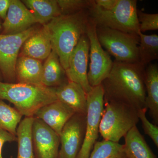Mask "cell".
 <instances>
[{
    "label": "cell",
    "mask_w": 158,
    "mask_h": 158,
    "mask_svg": "<svg viewBox=\"0 0 158 158\" xmlns=\"http://www.w3.org/2000/svg\"><path fill=\"white\" fill-rule=\"evenodd\" d=\"M138 55L140 64L144 67L158 58V36L154 34L145 35L139 31Z\"/></svg>",
    "instance_id": "23"
},
{
    "label": "cell",
    "mask_w": 158,
    "mask_h": 158,
    "mask_svg": "<svg viewBox=\"0 0 158 158\" xmlns=\"http://www.w3.org/2000/svg\"><path fill=\"white\" fill-rule=\"evenodd\" d=\"M104 92L102 84L92 88L87 94L85 138L77 158H89L98 138L100 124L104 110Z\"/></svg>",
    "instance_id": "7"
},
{
    "label": "cell",
    "mask_w": 158,
    "mask_h": 158,
    "mask_svg": "<svg viewBox=\"0 0 158 158\" xmlns=\"http://www.w3.org/2000/svg\"><path fill=\"white\" fill-rule=\"evenodd\" d=\"M37 23L33 15L22 1L11 0L2 28L4 34H15L27 31Z\"/></svg>",
    "instance_id": "13"
},
{
    "label": "cell",
    "mask_w": 158,
    "mask_h": 158,
    "mask_svg": "<svg viewBox=\"0 0 158 158\" xmlns=\"http://www.w3.org/2000/svg\"><path fill=\"white\" fill-rule=\"evenodd\" d=\"M11 0H0V18L6 19Z\"/></svg>",
    "instance_id": "31"
},
{
    "label": "cell",
    "mask_w": 158,
    "mask_h": 158,
    "mask_svg": "<svg viewBox=\"0 0 158 158\" xmlns=\"http://www.w3.org/2000/svg\"><path fill=\"white\" fill-rule=\"evenodd\" d=\"M145 69L140 63L115 60L109 76L101 84L104 102L122 103L138 111L145 108Z\"/></svg>",
    "instance_id": "1"
},
{
    "label": "cell",
    "mask_w": 158,
    "mask_h": 158,
    "mask_svg": "<svg viewBox=\"0 0 158 158\" xmlns=\"http://www.w3.org/2000/svg\"><path fill=\"white\" fill-rule=\"evenodd\" d=\"M42 72L40 60L25 56L18 57L15 68L17 83L43 85Z\"/></svg>",
    "instance_id": "18"
},
{
    "label": "cell",
    "mask_w": 158,
    "mask_h": 158,
    "mask_svg": "<svg viewBox=\"0 0 158 158\" xmlns=\"http://www.w3.org/2000/svg\"><path fill=\"white\" fill-rule=\"evenodd\" d=\"M138 110L116 102H104L99 133L104 140L118 142L139 122Z\"/></svg>",
    "instance_id": "5"
},
{
    "label": "cell",
    "mask_w": 158,
    "mask_h": 158,
    "mask_svg": "<svg viewBox=\"0 0 158 158\" xmlns=\"http://www.w3.org/2000/svg\"><path fill=\"white\" fill-rule=\"evenodd\" d=\"M100 44L115 61L125 63H140L138 55L139 37L138 34H129L114 29L96 27Z\"/></svg>",
    "instance_id": "6"
},
{
    "label": "cell",
    "mask_w": 158,
    "mask_h": 158,
    "mask_svg": "<svg viewBox=\"0 0 158 158\" xmlns=\"http://www.w3.org/2000/svg\"><path fill=\"white\" fill-rule=\"evenodd\" d=\"M52 50L49 33L45 26L30 36L23 46L21 56L37 60L46 59Z\"/></svg>",
    "instance_id": "16"
},
{
    "label": "cell",
    "mask_w": 158,
    "mask_h": 158,
    "mask_svg": "<svg viewBox=\"0 0 158 158\" xmlns=\"http://www.w3.org/2000/svg\"><path fill=\"white\" fill-rule=\"evenodd\" d=\"M89 158H126L124 145L104 139L96 141Z\"/></svg>",
    "instance_id": "25"
},
{
    "label": "cell",
    "mask_w": 158,
    "mask_h": 158,
    "mask_svg": "<svg viewBox=\"0 0 158 158\" xmlns=\"http://www.w3.org/2000/svg\"><path fill=\"white\" fill-rule=\"evenodd\" d=\"M90 44L87 34L81 37L71 54L68 66L65 70L67 80L81 85L87 94L92 88L88 82V65Z\"/></svg>",
    "instance_id": "11"
},
{
    "label": "cell",
    "mask_w": 158,
    "mask_h": 158,
    "mask_svg": "<svg viewBox=\"0 0 158 158\" xmlns=\"http://www.w3.org/2000/svg\"><path fill=\"white\" fill-rule=\"evenodd\" d=\"M139 30L141 33L158 29V14H148L141 11H137Z\"/></svg>",
    "instance_id": "27"
},
{
    "label": "cell",
    "mask_w": 158,
    "mask_h": 158,
    "mask_svg": "<svg viewBox=\"0 0 158 158\" xmlns=\"http://www.w3.org/2000/svg\"><path fill=\"white\" fill-rule=\"evenodd\" d=\"M0 100L10 102L25 117H34L40 108L58 100L55 88L43 85L2 81Z\"/></svg>",
    "instance_id": "3"
},
{
    "label": "cell",
    "mask_w": 158,
    "mask_h": 158,
    "mask_svg": "<svg viewBox=\"0 0 158 158\" xmlns=\"http://www.w3.org/2000/svg\"><path fill=\"white\" fill-rule=\"evenodd\" d=\"M137 5L136 0H117L113 9L105 10L97 6L93 0H90L88 9L89 17L97 27L138 35L140 30Z\"/></svg>",
    "instance_id": "4"
},
{
    "label": "cell",
    "mask_w": 158,
    "mask_h": 158,
    "mask_svg": "<svg viewBox=\"0 0 158 158\" xmlns=\"http://www.w3.org/2000/svg\"><path fill=\"white\" fill-rule=\"evenodd\" d=\"M34 117H25L20 123L17 128L18 142L16 158H35L34 156L31 131ZM10 158H13L11 156Z\"/></svg>",
    "instance_id": "22"
},
{
    "label": "cell",
    "mask_w": 158,
    "mask_h": 158,
    "mask_svg": "<svg viewBox=\"0 0 158 158\" xmlns=\"http://www.w3.org/2000/svg\"><path fill=\"white\" fill-rule=\"evenodd\" d=\"M17 137L5 131H0V158H3L2 149L4 144L6 142L17 141Z\"/></svg>",
    "instance_id": "29"
},
{
    "label": "cell",
    "mask_w": 158,
    "mask_h": 158,
    "mask_svg": "<svg viewBox=\"0 0 158 158\" xmlns=\"http://www.w3.org/2000/svg\"><path fill=\"white\" fill-rule=\"evenodd\" d=\"M124 137L123 145L126 158H157L136 126Z\"/></svg>",
    "instance_id": "19"
},
{
    "label": "cell",
    "mask_w": 158,
    "mask_h": 158,
    "mask_svg": "<svg viewBox=\"0 0 158 158\" xmlns=\"http://www.w3.org/2000/svg\"><path fill=\"white\" fill-rule=\"evenodd\" d=\"M96 27L95 23L89 17L86 31L90 44V69L88 77L92 88L101 85L109 76L113 64L110 54L104 50L99 42Z\"/></svg>",
    "instance_id": "8"
},
{
    "label": "cell",
    "mask_w": 158,
    "mask_h": 158,
    "mask_svg": "<svg viewBox=\"0 0 158 158\" xmlns=\"http://www.w3.org/2000/svg\"><path fill=\"white\" fill-rule=\"evenodd\" d=\"M36 31L32 27L18 34H0V71L6 83H13L16 81L19 53L26 40Z\"/></svg>",
    "instance_id": "9"
},
{
    "label": "cell",
    "mask_w": 158,
    "mask_h": 158,
    "mask_svg": "<svg viewBox=\"0 0 158 158\" xmlns=\"http://www.w3.org/2000/svg\"><path fill=\"white\" fill-rule=\"evenodd\" d=\"M62 15L73 14L83 10H88L90 0H57Z\"/></svg>",
    "instance_id": "26"
},
{
    "label": "cell",
    "mask_w": 158,
    "mask_h": 158,
    "mask_svg": "<svg viewBox=\"0 0 158 158\" xmlns=\"http://www.w3.org/2000/svg\"><path fill=\"white\" fill-rule=\"evenodd\" d=\"M55 91L58 101L67 105L75 113L86 115L87 94L81 85L67 80L55 88Z\"/></svg>",
    "instance_id": "15"
},
{
    "label": "cell",
    "mask_w": 158,
    "mask_h": 158,
    "mask_svg": "<svg viewBox=\"0 0 158 158\" xmlns=\"http://www.w3.org/2000/svg\"><path fill=\"white\" fill-rule=\"evenodd\" d=\"M148 109L144 108L138 111V116L141 120L144 133L148 135L158 147V127L157 125L152 123L148 119L146 113Z\"/></svg>",
    "instance_id": "28"
},
{
    "label": "cell",
    "mask_w": 158,
    "mask_h": 158,
    "mask_svg": "<svg viewBox=\"0 0 158 158\" xmlns=\"http://www.w3.org/2000/svg\"><path fill=\"white\" fill-rule=\"evenodd\" d=\"M1 72H0V81H1Z\"/></svg>",
    "instance_id": "33"
},
{
    "label": "cell",
    "mask_w": 158,
    "mask_h": 158,
    "mask_svg": "<svg viewBox=\"0 0 158 158\" xmlns=\"http://www.w3.org/2000/svg\"><path fill=\"white\" fill-rule=\"evenodd\" d=\"M75 114L67 105L57 100L40 108L34 117L42 120L59 136L65 123Z\"/></svg>",
    "instance_id": "14"
},
{
    "label": "cell",
    "mask_w": 158,
    "mask_h": 158,
    "mask_svg": "<svg viewBox=\"0 0 158 158\" xmlns=\"http://www.w3.org/2000/svg\"><path fill=\"white\" fill-rule=\"evenodd\" d=\"M86 115L75 113L59 135L61 148L58 158H77L85 139Z\"/></svg>",
    "instance_id": "10"
},
{
    "label": "cell",
    "mask_w": 158,
    "mask_h": 158,
    "mask_svg": "<svg viewBox=\"0 0 158 158\" xmlns=\"http://www.w3.org/2000/svg\"><path fill=\"white\" fill-rule=\"evenodd\" d=\"M144 83L146 90L145 107L149 109V113L154 123L158 125V66L150 64L145 67Z\"/></svg>",
    "instance_id": "17"
},
{
    "label": "cell",
    "mask_w": 158,
    "mask_h": 158,
    "mask_svg": "<svg viewBox=\"0 0 158 158\" xmlns=\"http://www.w3.org/2000/svg\"><path fill=\"white\" fill-rule=\"evenodd\" d=\"M22 2L31 11L37 23L43 25L62 15L57 0H24Z\"/></svg>",
    "instance_id": "21"
},
{
    "label": "cell",
    "mask_w": 158,
    "mask_h": 158,
    "mask_svg": "<svg viewBox=\"0 0 158 158\" xmlns=\"http://www.w3.org/2000/svg\"><path fill=\"white\" fill-rule=\"evenodd\" d=\"M23 115L15 108L0 100V131H5L15 136Z\"/></svg>",
    "instance_id": "24"
},
{
    "label": "cell",
    "mask_w": 158,
    "mask_h": 158,
    "mask_svg": "<svg viewBox=\"0 0 158 158\" xmlns=\"http://www.w3.org/2000/svg\"><path fill=\"white\" fill-rule=\"evenodd\" d=\"M89 19L88 9L61 15L44 25L50 36L52 49L57 53L65 70L68 67L71 54L81 37L86 34Z\"/></svg>",
    "instance_id": "2"
},
{
    "label": "cell",
    "mask_w": 158,
    "mask_h": 158,
    "mask_svg": "<svg viewBox=\"0 0 158 158\" xmlns=\"http://www.w3.org/2000/svg\"><path fill=\"white\" fill-rule=\"evenodd\" d=\"M94 4L101 9L110 10L116 6L117 0H94Z\"/></svg>",
    "instance_id": "30"
},
{
    "label": "cell",
    "mask_w": 158,
    "mask_h": 158,
    "mask_svg": "<svg viewBox=\"0 0 158 158\" xmlns=\"http://www.w3.org/2000/svg\"><path fill=\"white\" fill-rule=\"evenodd\" d=\"M31 138L35 158H58L59 136L42 120L34 117Z\"/></svg>",
    "instance_id": "12"
},
{
    "label": "cell",
    "mask_w": 158,
    "mask_h": 158,
    "mask_svg": "<svg viewBox=\"0 0 158 158\" xmlns=\"http://www.w3.org/2000/svg\"><path fill=\"white\" fill-rule=\"evenodd\" d=\"M2 23H1V22H0V31L2 30Z\"/></svg>",
    "instance_id": "32"
},
{
    "label": "cell",
    "mask_w": 158,
    "mask_h": 158,
    "mask_svg": "<svg viewBox=\"0 0 158 158\" xmlns=\"http://www.w3.org/2000/svg\"><path fill=\"white\" fill-rule=\"evenodd\" d=\"M65 77V70L57 53L52 49L43 65L42 85L48 88H56L67 81Z\"/></svg>",
    "instance_id": "20"
}]
</instances>
